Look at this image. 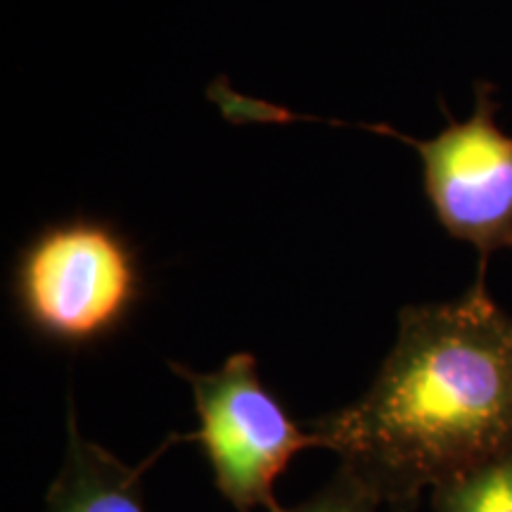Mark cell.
Listing matches in <instances>:
<instances>
[{
	"mask_svg": "<svg viewBox=\"0 0 512 512\" xmlns=\"http://www.w3.org/2000/svg\"><path fill=\"white\" fill-rule=\"evenodd\" d=\"M306 427L387 505L512 448V316L486 273L453 302L401 309L368 392Z\"/></svg>",
	"mask_w": 512,
	"mask_h": 512,
	"instance_id": "1",
	"label": "cell"
},
{
	"mask_svg": "<svg viewBox=\"0 0 512 512\" xmlns=\"http://www.w3.org/2000/svg\"><path fill=\"white\" fill-rule=\"evenodd\" d=\"M432 512H512V448L432 489Z\"/></svg>",
	"mask_w": 512,
	"mask_h": 512,
	"instance_id": "6",
	"label": "cell"
},
{
	"mask_svg": "<svg viewBox=\"0 0 512 512\" xmlns=\"http://www.w3.org/2000/svg\"><path fill=\"white\" fill-rule=\"evenodd\" d=\"M169 366L192 389L200 427L185 439L202 446L219 494L238 512L285 510L275 498V482L292 458L320 448V441L264 387L256 358L238 351L211 373Z\"/></svg>",
	"mask_w": 512,
	"mask_h": 512,
	"instance_id": "3",
	"label": "cell"
},
{
	"mask_svg": "<svg viewBox=\"0 0 512 512\" xmlns=\"http://www.w3.org/2000/svg\"><path fill=\"white\" fill-rule=\"evenodd\" d=\"M415 505H387L354 472L339 465L335 477L304 503L280 512H413Z\"/></svg>",
	"mask_w": 512,
	"mask_h": 512,
	"instance_id": "7",
	"label": "cell"
},
{
	"mask_svg": "<svg viewBox=\"0 0 512 512\" xmlns=\"http://www.w3.org/2000/svg\"><path fill=\"white\" fill-rule=\"evenodd\" d=\"M162 451L145 465H126L105 446L81 434L74 403L69 401L67 448L46 494V512H147L143 475Z\"/></svg>",
	"mask_w": 512,
	"mask_h": 512,
	"instance_id": "5",
	"label": "cell"
},
{
	"mask_svg": "<svg viewBox=\"0 0 512 512\" xmlns=\"http://www.w3.org/2000/svg\"><path fill=\"white\" fill-rule=\"evenodd\" d=\"M143 292L138 249L114 223L91 216L43 226L12 266L19 318L36 337L67 349L117 335Z\"/></svg>",
	"mask_w": 512,
	"mask_h": 512,
	"instance_id": "2",
	"label": "cell"
},
{
	"mask_svg": "<svg viewBox=\"0 0 512 512\" xmlns=\"http://www.w3.org/2000/svg\"><path fill=\"white\" fill-rule=\"evenodd\" d=\"M430 140L403 136L392 126L368 131L411 145L422 162V185L439 226L451 238L477 249L479 271L486 273L491 254L512 249V136L496 124L491 83H477L475 112Z\"/></svg>",
	"mask_w": 512,
	"mask_h": 512,
	"instance_id": "4",
	"label": "cell"
}]
</instances>
